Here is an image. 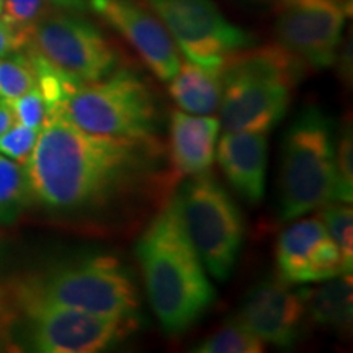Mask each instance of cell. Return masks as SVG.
Wrapping results in <instances>:
<instances>
[{
	"label": "cell",
	"instance_id": "cell-4",
	"mask_svg": "<svg viewBox=\"0 0 353 353\" xmlns=\"http://www.w3.org/2000/svg\"><path fill=\"white\" fill-rule=\"evenodd\" d=\"M15 301H39L110 317H136L138 290L114 257L95 255L59 263L17 281Z\"/></svg>",
	"mask_w": 353,
	"mask_h": 353
},
{
	"label": "cell",
	"instance_id": "cell-22",
	"mask_svg": "<svg viewBox=\"0 0 353 353\" xmlns=\"http://www.w3.org/2000/svg\"><path fill=\"white\" fill-rule=\"evenodd\" d=\"M321 221L332 237L342 255L343 267L352 273L353 267V211L352 205L345 201H334L322 206Z\"/></svg>",
	"mask_w": 353,
	"mask_h": 353
},
{
	"label": "cell",
	"instance_id": "cell-24",
	"mask_svg": "<svg viewBox=\"0 0 353 353\" xmlns=\"http://www.w3.org/2000/svg\"><path fill=\"white\" fill-rule=\"evenodd\" d=\"M10 105L15 121L33 130H41L44 123L50 118V108L46 100L39 92L38 85L26 94L17 97L13 100H7Z\"/></svg>",
	"mask_w": 353,
	"mask_h": 353
},
{
	"label": "cell",
	"instance_id": "cell-23",
	"mask_svg": "<svg viewBox=\"0 0 353 353\" xmlns=\"http://www.w3.org/2000/svg\"><path fill=\"white\" fill-rule=\"evenodd\" d=\"M352 131L343 130L335 145V200L352 203L353 198V144Z\"/></svg>",
	"mask_w": 353,
	"mask_h": 353
},
{
	"label": "cell",
	"instance_id": "cell-16",
	"mask_svg": "<svg viewBox=\"0 0 353 353\" xmlns=\"http://www.w3.org/2000/svg\"><path fill=\"white\" fill-rule=\"evenodd\" d=\"M221 123L208 114L174 112L170 117V164L180 175L205 174L213 165Z\"/></svg>",
	"mask_w": 353,
	"mask_h": 353
},
{
	"label": "cell",
	"instance_id": "cell-13",
	"mask_svg": "<svg viewBox=\"0 0 353 353\" xmlns=\"http://www.w3.org/2000/svg\"><path fill=\"white\" fill-rule=\"evenodd\" d=\"M280 280L286 285L324 281L345 272L342 255L321 218L301 219L281 232L276 244Z\"/></svg>",
	"mask_w": 353,
	"mask_h": 353
},
{
	"label": "cell",
	"instance_id": "cell-21",
	"mask_svg": "<svg viewBox=\"0 0 353 353\" xmlns=\"http://www.w3.org/2000/svg\"><path fill=\"white\" fill-rule=\"evenodd\" d=\"M37 87V72L26 52L0 57V99L13 100Z\"/></svg>",
	"mask_w": 353,
	"mask_h": 353
},
{
	"label": "cell",
	"instance_id": "cell-6",
	"mask_svg": "<svg viewBox=\"0 0 353 353\" xmlns=\"http://www.w3.org/2000/svg\"><path fill=\"white\" fill-rule=\"evenodd\" d=\"M54 114L92 134L156 139V99L148 83L128 69L77 85Z\"/></svg>",
	"mask_w": 353,
	"mask_h": 353
},
{
	"label": "cell",
	"instance_id": "cell-2",
	"mask_svg": "<svg viewBox=\"0 0 353 353\" xmlns=\"http://www.w3.org/2000/svg\"><path fill=\"white\" fill-rule=\"evenodd\" d=\"M136 255L162 329L170 335L183 334L213 304L216 290L174 200L151 221L138 242Z\"/></svg>",
	"mask_w": 353,
	"mask_h": 353
},
{
	"label": "cell",
	"instance_id": "cell-5",
	"mask_svg": "<svg viewBox=\"0 0 353 353\" xmlns=\"http://www.w3.org/2000/svg\"><path fill=\"white\" fill-rule=\"evenodd\" d=\"M334 123L321 110L298 114L283 141L280 172V216L296 219L335 200Z\"/></svg>",
	"mask_w": 353,
	"mask_h": 353
},
{
	"label": "cell",
	"instance_id": "cell-20",
	"mask_svg": "<svg viewBox=\"0 0 353 353\" xmlns=\"http://www.w3.org/2000/svg\"><path fill=\"white\" fill-rule=\"evenodd\" d=\"M263 350L265 343L237 319L228 322L195 348L200 353H260Z\"/></svg>",
	"mask_w": 353,
	"mask_h": 353
},
{
	"label": "cell",
	"instance_id": "cell-12",
	"mask_svg": "<svg viewBox=\"0 0 353 353\" xmlns=\"http://www.w3.org/2000/svg\"><path fill=\"white\" fill-rule=\"evenodd\" d=\"M105 23L134 48L159 81L169 82L180 69L179 50L162 21L138 0H88Z\"/></svg>",
	"mask_w": 353,
	"mask_h": 353
},
{
	"label": "cell",
	"instance_id": "cell-25",
	"mask_svg": "<svg viewBox=\"0 0 353 353\" xmlns=\"http://www.w3.org/2000/svg\"><path fill=\"white\" fill-rule=\"evenodd\" d=\"M38 136V130L13 123L6 132L0 134V154L25 165L37 145Z\"/></svg>",
	"mask_w": 353,
	"mask_h": 353
},
{
	"label": "cell",
	"instance_id": "cell-3",
	"mask_svg": "<svg viewBox=\"0 0 353 353\" xmlns=\"http://www.w3.org/2000/svg\"><path fill=\"white\" fill-rule=\"evenodd\" d=\"M306 69L278 44L234 52L223 65L221 126L267 134L288 112L291 90Z\"/></svg>",
	"mask_w": 353,
	"mask_h": 353
},
{
	"label": "cell",
	"instance_id": "cell-15",
	"mask_svg": "<svg viewBox=\"0 0 353 353\" xmlns=\"http://www.w3.org/2000/svg\"><path fill=\"white\" fill-rule=\"evenodd\" d=\"M216 156L229 183L241 196L250 203L262 200L268 164L267 134L224 131Z\"/></svg>",
	"mask_w": 353,
	"mask_h": 353
},
{
	"label": "cell",
	"instance_id": "cell-28",
	"mask_svg": "<svg viewBox=\"0 0 353 353\" xmlns=\"http://www.w3.org/2000/svg\"><path fill=\"white\" fill-rule=\"evenodd\" d=\"M15 121V117H13L10 105H8L7 100L0 99V134L6 132L8 128H10Z\"/></svg>",
	"mask_w": 353,
	"mask_h": 353
},
{
	"label": "cell",
	"instance_id": "cell-27",
	"mask_svg": "<svg viewBox=\"0 0 353 353\" xmlns=\"http://www.w3.org/2000/svg\"><path fill=\"white\" fill-rule=\"evenodd\" d=\"M26 37L0 19V57L23 50Z\"/></svg>",
	"mask_w": 353,
	"mask_h": 353
},
{
	"label": "cell",
	"instance_id": "cell-10",
	"mask_svg": "<svg viewBox=\"0 0 353 353\" xmlns=\"http://www.w3.org/2000/svg\"><path fill=\"white\" fill-rule=\"evenodd\" d=\"M28 322V343L43 353H95L138 325L136 317H110L39 301H17Z\"/></svg>",
	"mask_w": 353,
	"mask_h": 353
},
{
	"label": "cell",
	"instance_id": "cell-11",
	"mask_svg": "<svg viewBox=\"0 0 353 353\" xmlns=\"http://www.w3.org/2000/svg\"><path fill=\"white\" fill-rule=\"evenodd\" d=\"M345 19V7L337 0H281L276 44L306 68H329L337 56Z\"/></svg>",
	"mask_w": 353,
	"mask_h": 353
},
{
	"label": "cell",
	"instance_id": "cell-26",
	"mask_svg": "<svg viewBox=\"0 0 353 353\" xmlns=\"http://www.w3.org/2000/svg\"><path fill=\"white\" fill-rule=\"evenodd\" d=\"M48 12L46 0H3L2 20L28 37L30 28Z\"/></svg>",
	"mask_w": 353,
	"mask_h": 353
},
{
	"label": "cell",
	"instance_id": "cell-17",
	"mask_svg": "<svg viewBox=\"0 0 353 353\" xmlns=\"http://www.w3.org/2000/svg\"><path fill=\"white\" fill-rule=\"evenodd\" d=\"M169 94L180 110L192 114H211L223 97V65L205 68L192 61L180 64L169 81Z\"/></svg>",
	"mask_w": 353,
	"mask_h": 353
},
{
	"label": "cell",
	"instance_id": "cell-1",
	"mask_svg": "<svg viewBox=\"0 0 353 353\" xmlns=\"http://www.w3.org/2000/svg\"><path fill=\"white\" fill-rule=\"evenodd\" d=\"M157 152L156 139L92 134L51 114L25 164L32 200L57 213L100 211L141 182Z\"/></svg>",
	"mask_w": 353,
	"mask_h": 353
},
{
	"label": "cell",
	"instance_id": "cell-14",
	"mask_svg": "<svg viewBox=\"0 0 353 353\" xmlns=\"http://www.w3.org/2000/svg\"><path fill=\"white\" fill-rule=\"evenodd\" d=\"M306 316L301 291H293L280 280L255 286L236 319L263 343L290 347L298 341Z\"/></svg>",
	"mask_w": 353,
	"mask_h": 353
},
{
	"label": "cell",
	"instance_id": "cell-29",
	"mask_svg": "<svg viewBox=\"0 0 353 353\" xmlns=\"http://www.w3.org/2000/svg\"><path fill=\"white\" fill-rule=\"evenodd\" d=\"M56 6L68 8V10H82L87 6L88 0H52Z\"/></svg>",
	"mask_w": 353,
	"mask_h": 353
},
{
	"label": "cell",
	"instance_id": "cell-30",
	"mask_svg": "<svg viewBox=\"0 0 353 353\" xmlns=\"http://www.w3.org/2000/svg\"><path fill=\"white\" fill-rule=\"evenodd\" d=\"M6 316H7L6 299H3V293H2V290H0V335H2L3 324H6Z\"/></svg>",
	"mask_w": 353,
	"mask_h": 353
},
{
	"label": "cell",
	"instance_id": "cell-31",
	"mask_svg": "<svg viewBox=\"0 0 353 353\" xmlns=\"http://www.w3.org/2000/svg\"><path fill=\"white\" fill-rule=\"evenodd\" d=\"M2 3H3V0H0V12H2Z\"/></svg>",
	"mask_w": 353,
	"mask_h": 353
},
{
	"label": "cell",
	"instance_id": "cell-8",
	"mask_svg": "<svg viewBox=\"0 0 353 353\" xmlns=\"http://www.w3.org/2000/svg\"><path fill=\"white\" fill-rule=\"evenodd\" d=\"M23 50L77 83L107 77L118 64L117 51L95 25L64 13H44Z\"/></svg>",
	"mask_w": 353,
	"mask_h": 353
},
{
	"label": "cell",
	"instance_id": "cell-19",
	"mask_svg": "<svg viewBox=\"0 0 353 353\" xmlns=\"http://www.w3.org/2000/svg\"><path fill=\"white\" fill-rule=\"evenodd\" d=\"M30 203L33 200L26 167L0 154V224L15 223Z\"/></svg>",
	"mask_w": 353,
	"mask_h": 353
},
{
	"label": "cell",
	"instance_id": "cell-7",
	"mask_svg": "<svg viewBox=\"0 0 353 353\" xmlns=\"http://www.w3.org/2000/svg\"><path fill=\"white\" fill-rule=\"evenodd\" d=\"M174 203L206 270L216 280H228L244 237V221L236 203L206 172L190 176Z\"/></svg>",
	"mask_w": 353,
	"mask_h": 353
},
{
	"label": "cell",
	"instance_id": "cell-18",
	"mask_svg": "<svg viewBox=\"0 0 353 353\" xmlns=\"http://www.w3.org/2000/svg\"><path fill=\"white\" fill-rule=\"evenodd\" d=\"M306 312L321 325L347 329L352 324V275H339L314 290H301Z\"/></svg>",
	"mask_w": 353,
	"mask_h": 353
},
{
	"label": "cell",
	"instance_id": "cell-9",
	"mask_svg": "<svg viewBox=\"0 0 353 353\" xmlns=\"http://www.w3.org/2000/svg\"><path fill=\"white\" fill-rule=\"evenodd\" d=\"M192 63L221 68L234 52L252 48L254 37L221 13L214 0H143Z\"/></svg>",
	"mask_w": 353,
	"mask_h": 353
}]
</instances>
